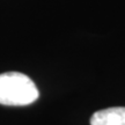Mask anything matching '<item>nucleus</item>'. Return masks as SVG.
Segmentation results:
<instances>
[{
    "label": "nucleus",
    "mask_w": 125,
    "mask_h": 125,
    "mask_svg": "<svg viewBox=\"0 0 125 125\" xmlns=\"http://www.w3.org/2000/svg\"><path fill=\"white\" fill-rule=\"evenodd\" d=\"M40 96L35 82L20 72L0 74V104L23 107L34 103Z\"/></svg>",
    "instance_id": "obj_1"
},
{
    "label": "nucleus",
    "mask_w": 125,
    "mask_h": 125,
    "mask_svg": "<svg viewBox=\"0 0 125 125\" xmlns=\"http://www.w3.org/2000/svg\"><path fill=\"white\" fill-rule=\"evenodd\" d=\"M90 125H125V107L98 110L90 118Z\"/></svg>",
    "instance_id": "obj_2"
}]
</instances>
